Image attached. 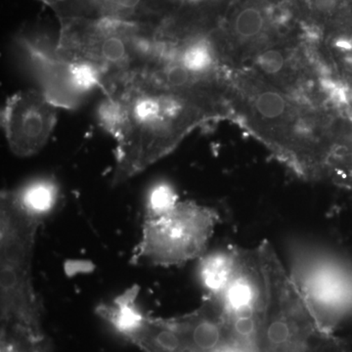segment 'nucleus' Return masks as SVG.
<instances>
[{
	"label": "nucleus",
	"mask_w": 352,
	"mask_h": 352,
	"mask_svg": "<svg viewBox=\"0 0 352 352\" xmlns=\"http://www.w3.org/2000/svg\"><path fill=\"white\" fill-rule=\"evenodd\" d=\"M219 221L214 208L195 201H179L168 214L145 219L133 261L175 266L200 258Z\"/></svg>",
	"instance_id": "423d86ee"
},
{
	"label": "nucleus",
	"mask_w": 352,
	"mask_h": 352,
	"mask_svg": "<svg viewBox=\"0 0 352 352\" xmlns=\"http://www.w3.org/2000/svg\"><path fill=\"white\" fill-rule=\"evenodd\" d=\"M113 87L120 90L127 107L126 129L116 149L115 185L170 154L201 124L231 117L221 99L157 87L138 76Z\"/></svg>",
	"instance_id": "f03ea898"
},
{
	"label": "nucleus",
	"mask_w": 352,
	"mask_h": 352,
	"mask_svg": "<svg viewBox=\"0 0 352 352\" xmlns=\"http://www.w3.org/2000/svg\"><path fill=\"white\" fill-rule=\"evenodd\" d=\"M41 219L28 212L12 190L0 201V298L2 316L34 325L39 316L32 258Z\"/></svg>",
	"instance_id": "20e7f679"
},
{
	"label": "nucleus",
	"mask_w": 352,
	"mask_h": 352,
	"mask_svg": "<svg viewBox=\"0 0 352 352\" xmlns=\"http://www.w3.org/2000/svg\"><path fill=\"white\" fill-rule=\"evenodd\" d=\"M231 118H237L296 175L325 178L337 115L300 104L251 72L234 69Z\"/></svg>",
	"instance_id": "f257e3e1"
},
{
	"label": "nucleus",
	"mask_w": 352,
	"mask_h": 352,
	"mask_svg": "<svg viewBox=\"0 0 352 352\" xmlns=\"http://www.w3.org/2000/svg\"><path fill=\"white\" fill-rule=\"evenodd\" d=\"M58 110L39 89L20 90L6 102L1 124L11 151L31 157L46 145L56 126Z\"/></svg>",
	"instance_id": "6e6552de"
},
{
	"label": "nucleus",
	"mask_w": 352,
	"mask_h": 352,
	"mask_svg": "<svg viewBox=\"0 0 352 352\" xmlns=\"http://www.w3.org/2000/svg\"><path fill=\"white\" fill-rule=\"evenodd\" d=\"M337 0H314L315 8L321 12L329 13L335 8Z\"/></svg>",
	"instance_id": "4468645a"
},
{
	"label": "nucleus",
	"mask_w": 352,
	"mask_h": 352,
	"mask_svg": "<svg viewBox=\"0 0 352 352\" xmlns=\"http://www.w3.org/2000/svg\"><path fill=\"white\" fill-rule=\"evenodd\" d=\"M178 203V194L173 185L166 180H159L150 187L145 197V219L168 214Z\"/></svg>",
	"instance_id": "f8f14e48"
},
{
	"label": "nucleus",
	"mask_w": 352,
	"mask_h": 352,
	"mask_svg": "<svg viewBox=\"0 0 352 352\" xmlns=\"http://www.w3.org/2000/svg\"><path fill=\"white\" fill-rule=\"evenodd\" d=\"M12 191L28 212L41 219L50 214L59 200V185L56 180L46 176L30 180Z\"/></svg>",
	"instance_id": "9d476101"
},
{
	"label": "nucleus",
	"mask_w": 352,
	"mask_h": 352,
	"mask_svg": "<svg viewBox=\"0 0 352 352\" xmlns=\"http://www.w3.org/2000/svg\"><path fill=\"white\" fill-rule=\"evenodd\" d=\"M234 335L256 351V339L264 309L266 289L258 251L240 248L235 270L219 296Z\"/></svg>",
	"instance_id": "0eeeda50"
},
{
	"label": "nucleus",
	"mask_w": 352,
	"mask_h": 352,
	"mask_svg": "<svg viewBox=\"0 0 352 352\" xmlns=\"http://www.w3.org/2000/svg\"><path fill=\"white\" fill-rule=\"evenodd\" d=\"M138 293V287L127 289L126 293L118 296L112 305L101 307V314L109 317L122 330L131 333L143 319L136 305Z\"/></svg>",
	"instance_id": "9b49d317"
},
{
	"label": "nucleus",
	"mask_w": 352,
	"mask_h": 352,
	"mask_svg": "<svg viewBox=\"0 0 352 352\" xmlns=\"http://www.w3.org/2000/svg\"><path fill=\"white\" fill-rule=\"evenodd\" d=\"M289 276L319 328L333 330L352 315V270L332 252L307 241L288 243Z\"/></svg>",
	"instance_id": "39448f33"
},
{
	"label": "nucleus",
	"mask_w": 352,
	"mask_h": 352,
	"mask_svg": "<svg viewBox=\"0 0 352 352\" xmlns=\"http://www.w3.org/2000/svg\"><path fill=\"white\" fill-rule=\"evenodd\" d=\"M305 352H351L349 344L344 340L319 329Z\"/></svg>",
	"instance_id": "ddd939ff"
},
{
	"label": "nucleus",
	"mask_w": 352,
	"mask_h": 352,
	"mask_svg": "<svg viewBox=\"0 0 352 352\" xmlns=\"http://www.w3.org/2000/svg\"><path fill=\"white\" fill-rule=\"evenodd\" d=\"M240 248L228 245L199 258L197 277L207 296H219L230 281L237 264Z\"/></svg>",
	"instance_id": "1a4fd4ad"
},
{
	"label": "nucleus",
	"mask_w": 352,
	"mask_h": 352,
	"mask_svg": "<svg viewBox=\"0 0 352 352\" xmlns=\"http://www.w3.org/2000/svg\"><path fill=\"white\" fill-rule=\"evenodd\" d=\"M64 21L57 43L60 56L100 69L108 90L140 75L156 60L161 32L154 25L112 18Z\"/></svg>",
	"instance_id": "7ed1b4c3"
}]
</instances>
